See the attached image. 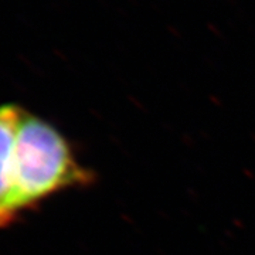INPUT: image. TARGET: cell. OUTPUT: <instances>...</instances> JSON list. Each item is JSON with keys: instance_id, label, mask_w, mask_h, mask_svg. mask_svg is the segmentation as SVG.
<instances>
[{"instance_id": "6da1fadb", "label": "cell", "mask_w": 255, "mask_h": 255, "mask_svg": "<svg viewBox=\"0 0 255 255\" xmlns=\"http://www.w3.org/2000/svg\"><path fill=\"white\" fill-rule=\"evenodd\" d=\"M92 179L74 157L67 139L51 124L24 111L10 159L9 194L0 209V228L47 197Z\"/></svg>"}, {"instance_id": "7a4b0ae2", "label": "cell", "mask_w": 255, "mask_h": 255, "mask_svg": "<svg viewBox=\"0 0 255 255\" xmlns=\"http://www.w3.org/2000/svg\"><path fill=\"white\" fill-rule=\"evenodd\" d=\"M24 111L18 104L0 105V209L9 194L10 159Z\"/></svg>"}]
</instances>
